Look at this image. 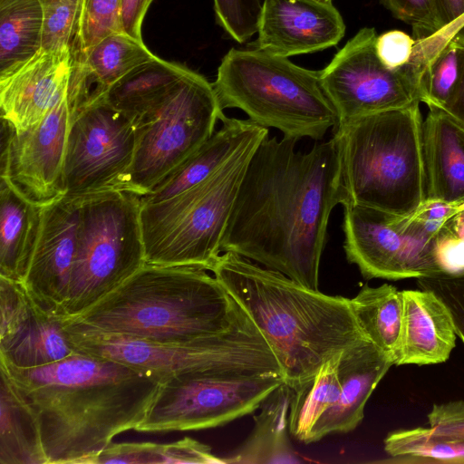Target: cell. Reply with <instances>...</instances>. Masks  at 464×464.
I'll return each mask as SVG.
<instances>
[{"instance_id": "7", "label": "cell", "mask_w": 464, "mask_h": 464, "mask_svg": "<svg viewBox=\"0 0 464 464\" xmlns=\"http://www.w3.org/2000/svg\"><path fill=\"white\" fill-rule=\"evenodd\" d=\"M259 144L245 149L198 185L165 200L141 203L147 264L210 270L220 256L247 163Z\"/></svg>"}, {"instance_id": "15", "label": "cell", "mask_w": 464, "mask_h": 464, "mask_svg": "<svg viewBox=\"0 0 464 464\" xmlns=\"http://www.w3.org/2000/svg\"><path fill=\"white\" fill-rule=\"evenodd\" d=\"M76 109L67 93L37 124L14 130L5 122L1 176L29 200L46 206L64 195L63 162Z\"/></svg>"}, {"instance_id": "9", "label": "cell", "mask_w": 464, "mask_h": 464, "mask_svg": "<svg viewBox=\"0 0 464 464\" xmlns=\"http://www.w3.org/2000/svg\"><path fill=\"white\" fill-rule=\"evenodd\" d=\"M140 196L107 189L81 196L77 249L62 317L87 310L145 264Z\"/></svg>"}, {"instance_id": "4", "label": "cell", "mask_w": 464, "mask_h": 464, "mask_svg": "<svg viewBox=\"0 0 464 464\" xmlns=\"http://www.w3.org/2000/svg\"><path fill=\"white\" fill-rule=\"evenodd\" d=\"M248 314L208 270L145 264L63 329L154 342H185L225 332Z\"/></svg>"}, {"instance_id": "11", "label": "cell", "mask_w": 464, "mask_h": 464, "mask_svg": "<svg viewBox=\"0 0 464 464\" xmlns=\"http://www.w3.org/2000/svg\"><path fill=\"white\" fill-rule=\"evenodd\" d=\"M226 115L213 84L190 69L147 121L136 127V147L124 190L143 197L197 151Z\"/></svg>"}, {"instance_id": "3", "label": "cell", "mask_w": 464, "mask_h": 464, "mask_svg": "<svg viewBox=\"0 0 464 464\" xmlns=\"http://www.w3.org/2000/svg\"><path fill=\"white\" fill-rule=\"evenodd\" d=\"M209 271L256 325L293 390L333 356L369 340L347 297L309 289L232 252L220 254Z\"/></svg>"}, {"instance_id": "28", "label": "cell", "mask_w": 464, "mask_h": 464, "mask_svg": "<svg viewBox=\"0 0 464 464\" xmlns=\"http://www.w3.org/2000/svg\"><path fill=\"white\" fill-rule=\"evenodd\" d=\"M40 0H0V76L42 51Z\"/></svg>"}, {"instance_id": "5", "label": "cell", "mask_w": 464, "mask_h": 464, "mask_svg": "<svg viewBox=\"0 0 464 464\" xmlns=\"http://www.w3.org/2000/svg\"><path fill=\"white\" fill-rule=\"evenodd\" d=\"M419 104L370 114L333 130L342 206L408 217L422 205L426 171Z\"/></svg>"}, {"instance_id": "6", "label": "cell", "mask_w": 464, "mask_h": 464, "mask_svg": "<svg viewBox=\"0 0 464 464\" xmlns=\"http://www.w3.org/2000/svg\"><path fill=\"white\" fill-rule=\"evenodd\" d=\"M220 107L243 111L248 120L280 130L284 138L319 140L338 125L321 72L267 52L231 49L212 83Z\"/></svg>"}, {"instance_id": "45", "label": "cell", "mask_w": 464, "mask_h": 464, "mask_svg": "<svg viewBox=\"0 0 464 464\" xmlns=\"http://www.w3.org/2000/svg\"><path fill=\"white\" fill-rule=\"evenodd\" d=\"M314 1H317L320 3H325V4L332 3V0H314Z\"/></svg>"}, {"instance_id": "42", "label": "cell", "mask_w": 464, "mask_h": 464, "mask_svg": "<svg viewBox=\"0 0 464 464\" xmlns=\"http://www.w3.org/2000/svg\"><path fill=\"white\" fill-rule=\"evenodd\" d=\"M443 27L447 35L453 37L464 27V0H439Z\"/></svg>"}, {"instance_id": "21", "label": "cell", "mask_w": 464, "mask_h": 464, "mask_svg": "<svg viewBox=\"0 0 464 464\" xmlns=\"http://www.w3.org/2000/svg\"><path fill=\"white\" fill-rule=\"evenodd\" d=\"M401 295V339L394 365L445 362L457 338L449 308L430 290H402Z\"/></svg>"}, {"instance_id": "26", "label": "cell", "mask_w": 464, "mask_h": 464, "mask_svg": "<svg viewBox=\"0 0 464 464\" xmlns=\"http://www.w3.org/2000/svg\"><path fill=\"white\" fill-rule=\"evenodd\" d=\"M0 464H48L38 418L0 370Z\"/></svg>"}, {"instance_id": "36", "label": "cell", "mask_w": 464, "mask_h": 464, "mask_svg": "<svg viewBox=\"0 0 464 464\" xmlns=\"http://www.w3.org/2000/svg\"><path fill=\"white\" fill-rule=\"evenodd\" d=\"M392 14L410 24L416 39L429 37L443 27L439 0H382Z\"/></svg>"}, {"instance_id": "43", "label": "cell", "mask_w": 464, "mask_h": 464, "mask_svg": "<svg viewBox=\"0 0 464 464\" xmlns=\"http://www.w3.org/2000/svg\"><path fill=\"white\" fill-rule=\"evenodd\" d=\"M442 111L464 127V64L458 84Z\"/></svg>"}, {"instance_id": "19", "label": "cell", "mask_w": 464, "mask_h": 464, "mask_svg": "<svg viewBox=\"0 0 464 464\" xmlns=\"http://www.w3.org/2000/svg\"><path fill=\"white\" fill-rule=\"evenodd\" d=\"M72 69L71 50L41 51L0 76L2 121L14 130L37 124L67 93Z\"/></svg>"}, {"instance_id": "20", "label": "cell", "mask_w": 464, "mask_h": 464, "mask_svg": "<svg viewBox=\"0 0 464 464\" xmlns=\"http://www.w3.org/2000/svg\"><path fill=\"white\" fill-rule=\"evenodd\" d=\"M392 365L393 362L369 340L342 351L339 398L315 422L306 444L331 433L353 430L363 419L370 396Z\"/></svg>"}, {"instance_id": "29", "label": "cell", "mask_w": 464, "mask_h": 464, "mask_svg": "<svg viewBox=\"0 0 464 464\" xmlns=\"http://www.w3.org/2000/svg\"><path fill=\"white\" fill-rule=\"evenodd\" d=\"M72 53L100 94L130 70L156 56L143 40L124 31L107 35L85 51Z\"/></svg>"}, {"instance_id": "1", "label": "cell", "mask_w": 464, "mask_h": 464, "mask_svg": "<svg viewBox=\"0 0 464 464\" xmlns=\"http://www.w3.org/2000/svg\"><path fill=\"white\" fill-rule=\"evenodd\" d=\"M296 140L266 137L253 152L221 242L232 252L318 290L334 207L342 202L337 141L306 152Z\"/></svg>"}, {"instance_id": "24", "label": "cell", "mask_w": 464, "mask_h": 464, "mask_svg": "<svg viewBox=\"0 0 464 464\" xmlns=\"http://www.w3.org/2000/svg\"><path fill=\"white\" fill-rule=\"evenodd\" d=\"M44 207L5 177L0 181V276L24 280L38 240Z\"/></svg>"}, {"instance_id": "27", "label": "cell", "mask_w": 464, "mask_h": 464, "mask_svg": "<svg viewBox=\"0 0 464 464\" xmlns=\"http://www.w3.org/2000/svg\"><path fill=\"white\" fill-rule=\"evenodd\" d=\"M349 299L363 334L394 365L401 339V291L389 284L376 287L365 285L355 296Z\"/></svg>"}, {"instance_id": "37", "label": "cell", "mask_w": 464, "mask_h": 464, "mask_svg": "<svg viewBox=\"0 0 464 464\" xmlns=\"http://www.w3.org/2000/svg\"><path fill=\"white\" fill-rule=\"evenodd\" d=\"M417 285L433 292L447 305L457 336L464 343V271L420 277L417 278Z\"/></svg>"}, {"instance_id": "17", "label": "cell", "mask_w": 464, "mask_h": 464, "mask_svg": "<svg viewBox=\"0 0 464 464\" xmlns=\"http://www.w3.org/2000/svg\"><path fill=\"white\" fill-rule=\"evenodd\" d=\"M81 196L57 198L44 207L38 240L23 284L42 307L62 317L74 264Z\"/></svg>"}, {"instance_id": "23", "label": "cell", "mask_w": 464, "mask_h": 464, "mask_svg": "<svg viewBox=\"0 0 464 464\" xmlns=\"http://www.w3.org/2000/svg\"><path fill=\"white\" fill-rule=\"evenodd\" d=\"M188 69L155 56L130 70L102 95L137 127L155 114Z\"/></svg>"}, {"instance_id": "10", "label": "cell", "mask_w": 464, "mask_h": 464, "mask_svg": "<svg viewBox=\"0 0 464 464\" xmlns=\"http://www.w3.org/2000/svg\"><path fill=\"white\" fill-rule=\"evenodd\" d=\"M377 36L374 28H362L320 71L323 85L337 112L338 125L420 102L424 72L444 48L434 34L415 39L411 60L392 70L377 55Z\"/></svg>"}, {"instance_id": "30", "label": "cell", "mask_w": 464, "mask_h": 464, "mask_svg": "<svg viewBox=\"0 0 464 464\" xmlns=\"http://www.w3.org/2000/svg\"><path fill=\"white\" fill-rule=\"evenodd\" d=\"M339 354L327 360L312 378L293 390L288 429L298 441L306 443L315 422L339 398Z\"/></svg>"}, {"instance_id": "22", "label": "cell", "mask_w": 464, "mask_h": 464, "mask_svg": "<svg viewBox=\"0 0 464 464\" xmlns=\"http://www.w3.org/2000/svg\"><path fill=\"white\" fill-rule=\"evenodd\" d=\"M426 199L464 202V127L441 110L423 121Z\"/></svg>"}, {"instance_id": "2", "label": "cell", "mask_w": 464, "mask_h": 464, "mask_svg": "<svg viewBox=\"0 0 464 464\" xmlns=\"http://www.w3.org/2000/svg\"><path fill=\"white\" fill-rule=\"evenodd\" d=\"M35 412L48 464H91L145 419L160 382L111 359L75 352L20 368L0 362Z\"/></svg>"}, {"instance_id": "34", "label": "cell", "mask_w": 464, "mask_h": 464, "mask_svg": "<svg viewBox=\"0 0 464 464\" xmlns=\"http://www.w3.org/2000/svg\"><path fill=\"white\" fill-rule=\"evenodd\" d=\"M122 0H82L77 37L72 52H82L107 35L123 31Z\"/></svg>"}, {"instance_id": "12", "label": "cell", "mask_w": 464, "mask_h": 464, "mask_svg": "<svg viewBox=\"0 0 464 464\" xmlns=\"http://www.w3.org/2000/svg\"><path fill=\"white\" fill-rule=\"evenodd\" d=\"M285 378L277 373L186 372L160 382L139 432L198 430L258 410Z\"/></svg>"}, {"instance_id": "18", "label": "cell", "mask_w": 464, "mask_h": 464, "mask_svg": "<svg viewBox=\"0 0 464 464\" xmlns=\"http://www.w3.org/2000/svg\"><path fill=\"white\" fill-rule=\"evenodd\" d=\"M345 32L332 3L314 0H265L257 28L256 49L289 57L324 50Z\"/></svg>"}, {"instance_id": "14", "label": "cell", "mask_w": 464, "mask_h": 464, "mask_svg": "<svg viewBox=\"0 0 464 464\" xmlns=\"http://www.w3.org/2000/svg\"><path fill=\"white\" fill-rule=\"evenodd\" d=\"M136 147V127L102 95L75 111L63 162L64 195L123 189Z\"/></svg>"}, {"instance_id": "31", "label": "cell", "mask_w": 464, "mask_h": 464, "mask_svg": "<svg viewBox=\"0 0 464 464\" xmlns=\"http://www.w3.org/2000/svg\"><path fill=\"white\" fill-rule=\"evenodd\" d=\"M383 445L390 462L464 463V441L437 435L430 427L393 430Z\"/></svg>"}, {"instance_id": "16", "label": "cell", "mask_w": 464, "mask_h": 464, "mask_svg": "<svg viewBox=\"0 0 464 464\" xmlns=\"http://www.w3.org/2000/svg\"><path fill=\"white\" fill-rule=\"evenodd\" d=\"M73 353L61 318L36 303L22 282L0 276V362L33 368Z\"/></svg>"}, {"instance_id": "8", "label": "cell", "mask_w": 464, "mask_h": 464, "mask_svg": "<svg viewBox=\"0 0 464 464\" xmlns=\"http://www.w3.org/2000/svg\"><path fill=\"white\" fill-rule=\"evenodd\" d=\"M64 333L75 352L111 359L160 382L196 372L284 376L279 362L249 315L225 332L185 342Z\"/></svg>"}, {"instance_id": "25", "label": "cell", "mask_w": 464, "mask_h": 464, "mask_svg": "<svg viewBox=\"0 0 464 464\" xmlns=\"http://www.w3.org/2000/svg\"><path fill=\"white\" fill-rule=\"evenodd\" d=\"M293 389L285 382L274 390L254 415V428L225 463L262 464L300 462L289 440L288 414Z\"/></svg>"}, {"instance_id": "33", "label": "cell", "mask_w": 464, "mask_h": 464, "mask_svg": "<svg viewBox=\"0 0 464 464\" xmlns=\"http://www.w3.org/2000/svg\"><path fill=\"white\" fill-rule=\"evenodd\" d=\"M43 10L42 51H72L82 0H40Z\"/></svg>"}, {"instance_id": "32", "label": "cell", "mask_w": 464, "mask_h": 464, "mask_svg": "<svg viewBox=\"0 0 464 464\" xmlns=\"http://www.w3.org/2000/svg\"><path fill=\"white\" fill-rule=\"evenodd\" d=\"M464 64V27L427 67L421 81L420 102L443 110L460 78Z\"/></svg>"}, {"instance_id": "40", "label": "cell", "mask_w": 464, "mask_h": 464, "mask_svg": "<svg viewBox=\"0 0 464 464\" xmlns=\"http://www.w3.org/2000/svg\"><path fill=\"white\" fill-rule=\"evenodd\" d=\"M375 47L381 62L388 68L396 70L411 60L415 39L401 31L392 30L377 36Z\"/></svg>"}, {"instance_id": "44", "label": "cell", "mask_w": 464, "mask_h": 464, "mask_svg": "<svg viewBox=\"0 0 464 464\" xmlns=\"http://www.w3.org/2000/svg\"><path fill=\"white\" fill-rule=\"evenodd\" d=\"M436 236L458 240L464 246V208L448 219Z\"/></svg>"}, {"instance_id": "13", "label": "cell", "mask_w": 464, "mask_h": 464, "mask_svg": "<svg viewBox=\"0 0 464 464\" xmlns=\"http://www.w3.org/2000/svg\"><path fill=\"white\" fill-rule=\"evenodd\" d=\"M343 249L366 279L401 280L441 273L436 239L411 214L343 205Z\"/></svg>"}, {"instance_id": "35", "label": "cell", "mask_w": 464, "mask_h": 464, "mask_svg": "<svg viewBox=\"0 0 464 464\" xmlns=\"http://www.w3.org/2000/svg\"><path fill=\"white\" fill-rule=\"evenodd\" d=\"M220 26L242 44L257 33L262 5L259 0H213Z\"/></svg>"}, {"instance_id": "39", "label": "cell", "mask_w": 464, "mask_h": 464, "mask_svg": "<svg viewBox=\"0 0 464 464\" xmlns=\"http://www.w3.org/2000/svg\"><path fill=\"white\" fill-rule=\"evenodd\" d=\"M427 418L437 435L464 441V401L434 404Z\"/></svg>"}, {"instance_id": "38", "label": "cell", "mask_w": 464, "mask_h": 464, "mask_svg": "<svg viewBox=\"0 0 464 464\" xmlns=\"http://www.w3.org/2000/svg\"><path fill=\"white\" fill-rule=\"evenodd\" d=\"M165 464V444L122 442L109 444L91 464Z\"/></svg>"}, {"instance_id": "41", "label": "cell", "mask_w": 464, "mask_h": 464, "mask_svg": "<svg viewBox=\"0 0 464 464\" xmlns=\"http://www.w3.org/2000/svg\"><path fill=\"white\" fill-rule=\"evenodd\" d=\"M153 0H122V29L128 34L142 40L141 25Z\"/></svg>"}]
</instances>
